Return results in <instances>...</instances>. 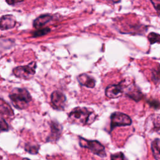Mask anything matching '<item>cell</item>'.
I'll return each mask as SVG.
<instances>
[{"mask_svg": "<svg viewBox=\"0 0 160 160\" xmlns=\"http://www.w3.org/2000/svg\"><path fill=\"white\" fill-rule=\"evenodd\" d=\"M66 97L62 92L54 91L51 95V102L54 109L62 110L65 107Z\"/></svg>", "mask_w": 160, "mask_h": 160, "instance_id": "cell-7", "label": "cell"}, {"mask_svg": "<svg viewBox=\"0 0 160 160\" xmlns=\"http://www.w3.org/2000/svg\"><path fill=\"white\" fill-rule=\"evenodd\" d=\"M1 131H8L9 130V125L5 121V119L1 117Z\"/></svg>", "mask_w": 160, "mask_h": 160, "instance_id": "cell-21", "label": "cell"}, {"mask_svg": "<svg viewBox=\"0 0 160 160\" xmlns=\"http://www.w3.org/2000/svg\"><path fill=\"white\" fill-rule=\"evenodd\" d=\"M128 83L126 80H123L118 84L109 85L105 89L106 96L111 99L119 98L122 95Z\"/></svg>", "mask_w": 160, "mask_h": 160, "instance_id": "cell-6", "label": "cell"}, {"mask_svg": "<svg viewBox=\"0 0 160 160\" xmlns=\"http://www.w3.org/2000/svg\"><path fill=\"white\" fill-rule=\"evenodd\" d=\"M9 97L12 105L18 109L26 108L32 100L30 93L25 88H14Z\"/></svg>", "mask_w": 160, "mask_h": 160, "instance_id": "cell-2", "label": "cell"}, {"mask_svg": "<svg viewBox=\"0 0 160 160\" xmlns=\"http://www.w3.org/2000/svg\"><path fill=\"white\" fill-rule=\"evenodd\" d=\"M148 103L151 107H152L155 109L159 108L160 107V102L155 99H149L148 101Z\"/></svg>", "mask_w": 160, "mask_h": 160, "instance_id": "cell-22", "label": "cell"}, {"mask_svg": "<svg viewBox=\"0 0 160 160\" xmlns=\"http://www.w3.org/2000/svg\"><path fill=\"white\" fill-rule=\"evenodd\" d=\"M146 128L152 131L160 133V115L152 114L148 117L146 121Z\"/></svg>", "mask_w": 160, "mask_h": 160, "instance_id": "cell-10", "label": "cell"}, {"mask_svg": "<svg viewBox=\"0 0 160 160\" xmlns=\"http://www.w3.org/2000/svg\"><path fill=\"white\" fill-rule=\"evenodd\" d=\"M0 112L1 116L4 115L9 117L14 116V111L11 108L10 105L4 101L2 98L1 99V104H0Z\"/></svg>", "mask_w": 160, "mask_h": 160, "instance_id": "cell-14", "label": "cell"}, {"mask_svg": "<svg viewBox=\"0 0 160 160\" xmlns=\"http://www.w3.org/2000/svg\"><path fill=\"white\" fill-rule=\"evenodd\" d=\"M148 39L151 44L154 43H160V34L152 32L148 36Z\"/></svg>", "mask_w": 160, "mask_h": 160, "instance_id": "cell-18", "label": "cell"}, {"mask_svg": "<svg viewBox=\"0 0 160 160\" xmlns=\"http://www.w3.org/2000/svg\"><path fill=\"white\" fill-rule=\"evenodd\" d=\"M24 0H6V2L9 4V5H13V4H17L18 2H22Z\"/></svg>", "mask_w": 160, "mask_h": 160, "instance_id": "cell-24", "label": "cell"}, {"mask_svg": "<svg viewBox=\"0 0 160 160\" xmlns=\"http://www.w3.org/2000/svg\"><path fill=\"white\" fill-rule=\"evenodd\" d=\"M16 18L11 14H7L2 16L1 18V29L7 30L13 28L16 25Z\"/></svg>", "mask_w": 160, "mask_h": 160, "instance_id": "cell-11", "label": "cell"}, {"mask_svg": "<svg viewBox=\"0 0 160 160\" xmlns=\"http://www.w3.org/2000/svg\"><path fill=\"white\" fill-rule=\"evenodd\" d=\"M79 144L81 147L89 149L93 154L101 158H105L106 156L104 146L98 141L88 140L79 136Z\"/></svg>", "mask_w": 160, "mask_h": 160, "instance_id": "cell-3", "label": "cell"}, {"mask_svg": "<svg viewBox=\"0 0 160 160\" xmlns=\"http://www.w3.org/2000/svg\"><path fill=\"white\" fill-rule=\"evenodd\" d=\"M22 160H30V159H28V158H23Z\"/></svg>", "mask_w": 160, "mask_h": 160, "instance_id": "cell-25", "label": "cell"}, {"mask_svg": "<svg viewBox=\"0 0 160 160\" xmlns=\"http://www.w3.org/2000/svg\"><path fill=\"white\" fill-rule=\"evenodd\" d=\"M52 18V16L49 14H44L37 18L33 22V27L39 29L49 22Z\"/></svg>", "mask_w": 160, "mask_h": 160, "instance_id": "cell-13", "label": "cell"}, {"mask_svg": "<svg viewBox=\"0 0 160 160\" xmlns=\"http://www.w3.org/2000/svg\"><path fill=\"white\" fill-rule=\"evenodd\" d=\"M24 149L26 151L28 152L30 154H38L39 151V146L38 144H31L30 143H26L25 144Z\"/></svg>", "mask_w": 160, "mask_h": 160, "instance_id": "cell-17", "label": "cell"}, {"mask_svg": "<svg viewBox=\"0 0 160 160\" xmlns=\"http://www.w3.org/2000/svg\"><path fill=\"white\" fill-rule=\"evenodd\" d=\"M111 131L114 128L119 126H129L132 124L131 118L127 114L119 112H115L111 114Z\"/></svg>", "mask_w": 160, "mask_h": 160, "instance_id": "cell-5", "label": "cell"}, {"mask_svg": "<svg viewBox=\"0 0 160 160\" xmlns=\"http://www.w3.org/2000/svg\"><path fill=\"white\" fill-rule=\"evenodd\" d=\"M50 31H51V29L49 28H44L42 29H38L37 31H35L34 32H32V37L42 36L48 34Z\"/></svg>", "mask_w": 160, "mask_h": 160, "instance_id": "cell-19", "label": "cell"}, {"mask_svg": "<svg viewBox=\"0 0 160 160\" xmlns=\"http://www.w3.org/2000/svg\"><path fill=\"white\" fill-rule=\"evenodd\" d=\"M152 80L155 84L160 83V65L159 64L157 67L152 70Z\"/></svg>", "mask_w": 160, "mask_h": 160, "instance_id": "cell-16", "label": "cell"}, {"mask_svg": "<svg viewBox=\"0 0 160 160\" xmlns=\"http://www.w3.org/2000/svg\"><path fill=\"white\" fill-rule=\"evenodd\" d=\"M36 67V62L32 61L28 65L18 66L14 68L12 72L14 75L18 78L29 79L34 75Z\"/></svg>", "mask_w": 160, "mask_h": 160, "instance_id": "cell-4", "label": "cell"}, {"mask_svg": "<svg viewBox=\"0 0 160 160\" xmlns=\"http://www.w3.org/2000/svg\"><path fill=\"white\" fill-rule=\"evenodd\" d=\"M77 79L81 86L88 88H93L95 86V79L87 74L83 73L79 75Z\"/></svg>", "mask_w": 160, "mask_h": 160, "instance_id": "cell-12", "label": "cell"}, {"mask_svg": "<svg viewBox=\"0 0 160 160\" xmlns=\"http://www.w3.org/2000/svg\"><path fill=\"white\" fill-rule=\"evenodd\" d=\"M51 132L47 137V142H56L62 134V126L56 121H51L49 122Z\"/></svg>", "mask_w": 160, "mask_h": 160, "instance_id": "cell-8", "label": "cell"}, {"mask_svg": "<svg viewBox=\"0 0 160 160\" xmlns=\"http://www.w3.org/2000/svg\"><path fill=\"white\" fill-rule=\"evenodd\" d=\"M96 118V115L91 109L85 107H77L69 112L68 121L72 124L88 125L92 124Z\"/></svg>", "mask_w": 160, "mask_h": 160, "instance_id": "cell-1", "label": "cell"}, {"mask_svg": "<svg viewBox=\"0 0 160 160\" xmlns=\"http://www.w3.org/2000/svg\"><path fill=\"white\" fill-rule=\"evenodd\" d=\"M126 89L127 92H126V94L129 98L133 99L136 102H138L142 98V93L141 92L140 89L134 84V82H129L126 86Z\"/></svg>", "mask_w": 160, "mask_h": 160, "instance_id": "cell-9", "label": "cell"}, {"mask_svg": "<svg viewBox=\"0 0 160 160\" xmlns=\"http://www.w3.org/2000/svg\"><path fill=\"white\" fill-rule=\"evenodd\" d=\"M151 150L156 160H160V139H155L151 143Z\"/></svg>", "mask_w": 160, "mask_h": 160, "instance_id": "cell-15", "label": "cell"}, {"mask_svg": "<svg viewBox=\"0 0 160 160\" xmlns=\"http://www.w3.org/2000/svg\"><path fill=\"white\" fill-rule=\"evenodd\" d=\"M157 12L160 14V0H150Z\"/></svg>", "mask_w": 160, "mask_h": 160, "instance_id": "cell-23", "label": "cell"}, {"mask_svg": "<svg viewBox=\"0 0 160 160\" xmlns=\"http://www.w3.org/2000/svg\"><path fill=\"white\" fill-rule=\"evenodd\" d=\"M111 160H127L122 152H118L111 155Z\"/></svg>", "mask_w": 160, "mask_h": 160, "instance_id": "cell-20", "label": "cell"}]
</instances>
